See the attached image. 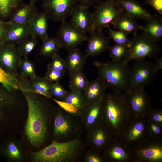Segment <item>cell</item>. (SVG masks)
<instances>
[{"label": "cell", "mask_w": 162, "mask_h": 162, "mask_svg": "<svg viewBox=\"0 0 162 162\" xmlns=\"http://www.w3.org/2000/svg\"><path fill=\"white\" fill-rule=\"evenodd\" d=\"M129 51L122 60L129 64L131 61L144 60L147 57L156 58L161 52L160 46L145 33L134 36L130 39Z\"/></svg>", "instance_id": "obj_3"}, {"label": "cell", "mask_w": 162, "mask_h": 162, "mask_svg": "<svg viewBox=\"0 0 162 162\" xmlns=\"http://www.w3.org/2000/svg\"><path fill=\"white\" fill-rule=\"evenodd\" d=\"M22 57L15 44L4 43L0 45V62L7 72L20 80L18 70Z\"/></svg>", "instance_id": "obj_9"}, {"label": "cell", "mask_w": 162, "mask_h": 162, "mask_svg": "<svg viewBox=\"0 0 162 162\" xmlns=\"http://www.w3.org/2000/svg\"><path fill=\"white\" fill-rule=\"evenodd\" d=\"M78 0H43L41 7L50 18L62 22L70 16Z\"/></svg>", "instance_id": "obj_8"}, {"label": "cell", "mask_w": 162, "mask_h": 162, "mask_svg": "<svg viewBox=\"0 0 162 162\" xmlns=\"http://www.w3.org/2000/svg\"><path fill=\"white\" fill-rule=\"evenodd\" d=\"M2 98V96L1 94H0V101L1 100Z\"/></svg>", "instance_id": "obj_50"}, {"label": "cell", "mask_w": 162, "mask_h": 162, "mask_svg": "<svg viewBox=\"0 0 162 162\" xmlns=\"http://www.w3.org/2000/svg\"><path fill=\"white\" fill-rule=\"evenodd\" d=\"M53 83L45 77H40L37 76L35 78L29 79V80H25L24 86L25 91L52 98L50 91Z\"/></svg>", "instance_id": "obj_18"}, {"label": "cell", "mask_w": 162, "mask_h": 162, "mask_svg": "<svg viewBox=\"0 0 162 162\" xmlns=\"http://www.w3.org/2000/svg\"><path fill=\"white\" fill-rule=\"evenodd\" d=\"M19 69L21 74L20 77L22 80L28 78L32 79L37 76L34 64L28 57H24L21 59Z\"/></svg>", "instance_id": "obj_26"}, {"label": "cell", "mask_w": 162, "mask_h": 162, "mask_svg": "<svg viewBox=\"0 0 162 162\" xmlns=\"http://www.w3.org/2000/svg\"><path fill=\"white\" fill-rule=\"evenodd\" d=\"M67 91L59 82L53 83L50 91V95L58 98H64L67 93Z\"/></svg>", "instance_id": "obj_33"}, {"label": "cell", "mask_w": 162, "mask_h": 162, "mask_svg": "<svg viewBox=\"0 0 162 162\" xmlns=\"http://www.w3.org/2000/svg\"><path fill=\"white\" fill-rule=\"evenodd\" d=\"M152 128L153 130L156 133L159 134L160 132V127L154 124L152 125Z\"/></svg>", "instance_id": "obj_46"}, {"label": "cell", "mask_w": 162, "mask_h": 162, "mask_svg": "<svg viewBox=\"0 0 162 162\" xmlns=\"http://www.w3.org/2000/svg\"><path fill=\"white\" fill-rule=\"evenodd\" d=\"M110 56L114 61H121L127 55L129 48L127 46L117 44L110 46Z\"/></svg>", "instance_id": "obj_30"}, {"label": "cell", "mask_w": 162, "mask_h": 162, "mask_svg": "<svg viewBox=\"0 0 162 162\" xmlns=\"http://www.w3.org/2000/svg\"><path fill=\"white\" fill-rule=\"evenodd\" d=\"M103 31H95L88 38L85 55L87 58L97 56L109 50L110 39L104 35Z\"/></svg>", "instance_id": "obj_11"}, {"label": "cell", "mask_w": 162, "mask_h": 162, "mask_svg": "<svg viewBox=\"0 0 162 162\" xmlns=\"http://www.w3.org/2000/svg\"><path fill=\"white\" fill-rule=\"evenodd\" d=\"M107 28L110 39H112L117 44L125 45L129 48L130 44V39L128 37L129 33L119 30H113L109 26Z\"/></svg>", "instance_id": "obj_29"}, {"label": "cell", "mask_w": 162, "mask_h": 162, "mask_svg": "<svg viewBox=\"0 0 162 162\" xmlns=\"http://www.w3.org/2000/svg\"><path fill=\"white\" fill-rule=\"evenodd\" d=\"M23 4V0H0V18L5 19L10 16Z\"/></svg>", "instance_id": "obj_24"}, {"label": "cell", "mask_w": 162, "mask_h": 162, "mask_svg": "<svg viewBox=\"0 0 162 162\" xmlns=\"http://www.w3.org/2000/svg\"><path fill=\"white\" fill-rule=\"evenodd\" d=\"M56 34L62 48L68 51L76 48L88 39L86 33L65 21L62 22Z\"/></svg>", "instance_id": "obj_7"}, {"label": "cell", "mask_w": 162, "mask_h": 162, "mask_svg": "<svg viewBox=\"0 0 162 162\" xmlns=\"http://www.w3.org/2000/svg\"><path fill=\"white\" fill-rule=\"evenodd\" d=\"M155 70L158 72L162 68V58L160 57L157 58L154 64Z\"/></svg>", "instance_id": "obj_43"}, {"label": "cell", "mask_w": 162, "mask_h": 162, "mask_svg": "<svg viewBox=\"0 0 162 162\" xmlns=\"http://www.w3.org/2000/svg\"><path fill=\"white\" fill-rule=\"evenodd\" d=\"M49 18L44 11L37 13L27 24L32 35L42 40L49 37L48 30Z\"/></svg>", "instance_id": "obj_13"}, {"label": "cell", "mask_w": 162, "mask_h": 162, "mask_svg": "<svg viewBox=\"0 0 162 162\" xmlns=\"http://www.w3.org/2000/svg\"><path fill=\"white\" fill-rule=\"evenodd\" d=\"M136 61L130 67V81L127 91L144 89L153 82L157 73L152 62L144 59Z\"/></svg>", "instance_id": "obj_6"}, {"label": "cell", "mask_w": 162, "mask_h": 162, "mask_svg": "<svg viewBox=\"0 0 162 162\" xmlns=\"http://www.w3.org/2000/svg\"><path fill=\"white\" fill-rule=\"evenodd\" d=\"M60 42L57 37H48L42 40L40 53L45 57H52L57 53L61 48Z\"/></svg>", "instance_id": "obj_22"}, {"label": "cell", "mask_w": 162, "mask_h": 162, "mask_svg": "<svg viewBox=\"0 0 162 162\" xmlns=\"http://www.w3.org/2000/svg\"><path fill=\"white\" fill-rule=\"evenodd\" d=\"M51 58L52 61L47 66V69H54L65 73L67 69L65 60L57 54Z\"/></svg>", "instance_id": "obj_32"}, {"label": "cell", "mask_w": 162, "mask_h": 162, "mask_svg": "<svg viewBox=\"0 0 162 162\" xmlns=\"http://www.w3.org/2000/svg\"><path fill=\"white\" fill-rule=\"evenodd\" d=\"M77 144L76 140L65 142H54L42 150L32 153L33 158L38 162L62 161L73 155Z\"/></svg>", "instance_id": "obj_4"}, {"label": "cell", "mask_w": 162, "mask_h": 162, "mask_svg": "<svg viewBox=\"0 0 162 162\" xmlns=\"http://www.w3.org/2000/svg\"><path fill=\"white\" fill-rule=\"evenodd\" d=\"M93 64L107 88L121 92H125L128 90L130 81L129 64L125 63L122 60H112L102 63L96 60Z\"/></svg>", "instance_id": "obj_1"}, {"label": "cell", "mask_w": 162, "mask_h": 162, "mask_svg": "<svg viewBox=\"0 0 162 162\" xmlns=\"http://www.w3.org/2000/svg\"><path fill=\"white\" fill-rule=\"evenodd\" d=\"M88 161L89 162H99V159L94 156H90L88 158Z\"/></svg>", "instance_id": "obj_47"}, {"label": "cell", "mask_w": 162, "mask_h": 162, "mask_svg": "<svg viewBox=\"0 0 162 162\" xmlns=\"http://www.w3.org/2000/svg\"><path fill=\"white\" fill-rule=\"evenodd\" d=\"M123 11L136 19H140L146 21L152 16L149 12L143 8L136 0H116Z\"/></svg>", "instance_id": "obj_16"}, {"label": "cell", "mask_w": 162, "mask_h": 162, "mask_svg": "<svg viewBox=\"0 0 162 162\" xmlns=\"http://www.w3.org/2000/svg\"><path fill=\"white\" fill-rule=\"evenodd\" d=\"M39 41L36 36L32 35L30 38L25 40L18 44V46L22 57H28L38 44Z\"/></svg>", "instance_id": "obj_28"}, {"label": "cell", "mask_w": 162, "mask_h": 162, "mask_svg": "<svg viewBox=\"0 0 162 162\" xmlns=\"http://www.w3.org/2000/svg\"><path fill=\"white\" fill-rule=\"evenodd\" d=\"M70 128L68 122L61 115L58 116L54 123V132L57 135H62L66 134Z\"/></svg>", "instance_id": "obj_31"}, {"label": "cell", "mask_w": 162, "mask_h": 162, "mask_svg": "<svg viewBox=\"0 0 162 162\" xmlns=\"http://www.w3.org/2000/svg\"><path fill=\"white\" fill-rule=\"evenodd\" d=\"M123 11L116 0H105L94 6L92 13L94 27L96 31L112 24Z\"/></svg>", "instance_id": "obj_5"}, {"label": "cell", "mask_w": 162, "mask_h": 162, "mask_svg": "<svg viewBox=\"0 0 162 162\" xmlns=\"http://www.w3.org/2000/svg\"><path fill=\"white\" fill-rule=\"evenodd\" d=\"M128 96V105L136 112H142L148 106L149 100L144 89H135L127 91L125 92Z\"/></svg>", "instance_id": "obj_17"}, {"label": "cell", "mask_w": 162, "mask_h": 162, "mask_svg": "<svg viewBox=\"0 0 162 162\" xmlns=\"http://www.w3.org/2000/svg\"><path fill=\"white\" fill-rule=\"evenodd\" d=\"M65 73L56 70L47 69L45 77L49 81L54 83L59 82L64 76Z\"/></svg>", "instance_id": "obj_34"}, {"label": "cell", "mask_w": 162, "mask_h": 162, "mask_svg": "<svg viewBox=\"0 0 162 162\" xmlns=\"http://www.w3.org/2000/svg\"><path fill=\"white\" fill-rule=\"evenodd\" d=\"M82 92L71 90L67 93L64 98V101L73 105L78 110L84 107L85 104V96Z\"/></svg>", "instance_id": "obj_27"}, {"label": "cell", "mask_w": 162, "mask_h": 162, "mask_svg": "<svg viewBox=\"0 0 162 162\" xmlns=\"http://www.w3.org/2000/svg\"><path fill=\"white\" fill-rule=\"evenodd\" d=\"M68 52L65 61L66 69L70 76L82 72L87 58L77 48Z\"/></svg>", "instance_id": "obj_15"}, {"label": "cell", "mask_w": 162, "mask_h": 162, "mask_svg": "<svg viewBox=\"0 0 162 162\" xmlns=\"http://www.w3.org/2000/svg\"><path fill=\"white\" fill-rule=\"evenodd\" d=\"M0 83L9 91L20 90H24L21 81L14 77L0 67Z\"/></svg>", "instance_id": "obj_23"}, {"label": "cell", "mask_w": 162, "mask_h": 162, "mask_svg": "<svg viewBox=\"0 0 162 162\" xmlns=\"http://www.w3.org/2000/svg\"><path fill=\"white\" fill-rule=\"evenodd\" d=\"M5 26L0 27V45L4 43L5 37Z\"/></svg>", "instance_id": "obj_44"}, {"label": "cell", "mask_w": 162, "mask_h": 162, "mask_svg": "<svg viewBox=\"0 0 162 162\" xmlns=\"http://www.w3.org/2000/svg\"><path fill=\"white\" fill-rule=\"evenodd\" d=\"M144 156L146 158L157 160L161 158L162 157V152L158 148H149L142 150Z\"/></svg>", "instance_id": "obj_35"}, {"label": "cell", "mask_w": 162, "mask_h": 162, "mask_svg": "<svg viewBox=\"0 0 162 162\" xmlns=\"http://www.w3.org/2000/svg\"><path fill=\"white\" fill-rule=\"evenodd\" d=\"M144 129L143 124L140 123H136L134 126L130 134V138L134 140L138 137Z\"/></svg>", "instance_id": "obj_38"}, {"label": "cell", "mask_w": 162, "mask_h": 162, "mask_svg": "<svg viewBox=\"0 0 162 162\" xmlns=\"http://www.w3.org/2000/svg\"><path fill=\"white\" fill-rule=\"evenodd\" d=\"M8 21H4L0 20V27L5 26L7 23Z\"/></svg>", "instance_id": "obj_48"}, {"label": "cell", "mask_w": 162, "mask_h": 162, "mask_svg": "<svg viewBox=\"0 0 162 162\" xmlns=\"http://www.w3.org/2000/svg\"><path fill=\"white\" fill-rule=\"evenodd\" d=\"M8 148L9 154L11 158L17 159H19L20 158V152L14 143L11 142L10 143Z\"/></svg>", "instance_id": "obj_39"}, {"label": "cell", "mask_w": 162, "mask_h": 162, "mask_svg": "<svg viewBox=\"0 0 162 162\" xmlns=\"http://www.w3.org/2000/svg\"></svg>", "instance_id": "obj_51"}, {"label": "cell", "mask_w": 162, "mask_h": 162, "mask_svg": "<svg viewBox=\"0 0 162 162\" xmlns=\"http://www.w3.org/2000/svg\"><path fill=\"white\" fill-rule=\"evenodd\" d=\"M89 8L77 4L70 15V22L76 28L86 33L91 34L96 31L92 13Z\"/></svg>", "instance_id": "obj_10"}, {"label": "cell", "mask_w": 162, "mask_h": 162, "mask_svg": "<svg viewBox=\"0 0 162 162\" xmlns=\"http://www.w3.org/2000/svg\"><path fill=\"white\" fill-rule=\"evenodd\" d=\"M154 120L157 122H161L162 121V116L160 114L156 113L153 116Z\"/></svg>", "instance_id": "obj_45"}, {"label": "cell", "mask_w": 162, "mask_h": 162, "mask_svg": "<svg viewBox=\"0 0 162 162\" xmlns=\"http://www.w3.org/2000/svg\"><path fill=\"white\" fill-rule=\"evenodd\" d=\"M136 19L128 14L122 12L113 22L112 25L115 28L129 33H131L134 36L136 35L139 29Z\"/></svg>", "instance_id": "obj_20"}, {"label": "cell", "mask_w": 162, "mask_h": 162, "mask_svg": "<svg viewBox=\"0 0 162 162\" xmlns=\"http://www.w3.org/2000/svg\"><path fill=\"white\" fill-rule=\"evenodd\" d=\"M8 21L5 26L4 43L19 44L32 35L28 24L12 23Z\"/></svg>", "instance_id": "obj_12"}, {"label": "cell", "mask_w": 162, "mask_h": 162, "mask_svg": "<svg viewBox=\"0 0 162 162\" xmlns=\"http://www.w3.org/2000/svg\"><path fill=\"white\" fill-rule=\"evenodd\" d=\"M100 2V0H78V4L89 8Z\"/></svg>", "instance_id": "obj_42"}, {"label": "cell", "mask_w": 162, "mask_h": 162, "mask_svg": "<svg viewBox=\"0 0 162 162\" xmlns=\"http://www.w3.org/2000/svg\"><path fill=\"white\" fill-rule=\"evenodd\" d=\"M70 77L69 84L71 90L84 91L89 82L82 72L76 73Z\"/></svg>", "instance_id": "obj_25"}, {"label": "cell", "mask_w": 162, "mask_h": 162, "mask_svg": "<svg viewBox=\"0 0 162 162\" xmlns=\"http://www.w3.org/2000/svg\"><path fill=\"white\" fill-rule=\"evenodd\" d=\"M38 12L35 2L30 1L28 4H23L16 9L8 21L12 23L27 24Z\"/></svg>", "instance_id": "obj_14"}, {"label": "cell", "mask_w": 162, "mask_h": 162, "mask_svg": "<svg viewBox=\"0 0 162 162\" xmlns=\"http://www.w3.org/2000/svg\"><path fill=\"white\" fill-rule=\"evenodd\" d=\"M146 4L150 5L160 15H162V0H146L141 4Z\"/></svg>", "instance_id": "obj_37"}, {"label": "cell", "mask_w": 162, "mask_h": 162, "mask_svg": "<svg viewBox=\"0 0 162 162\" xmlns=\"http://www.w3.org/2000/svg\"><path fill=\"white\" fill-rule=\"evenodd\" d=\"M43 0H30L31 1H32V2H38L40 1H42Z\"/></svg>", "instance_id": "obj_49"}, {"label": "cell", "mask_w": 162, "mask_h": 162, "mask_svg": "<svg viewBox=\"0 0 162 162\" xmlns=\"http://www.w3.org/2000/svg\"><path fill=\"white\" fill-rule=\"evenodd\" d=\"M113 158L117 159H122L125 157V153L122 148L119 147L115 148L111 152Z\"/></svg>", "instance_id": "obj_40"}, {"label": "cell", "mask_w": 162, "mask_h": 162, "mask_svg": "<svg viewBox=\"0 0 162 162\" xmlns=\"http://www.w3.org/2000/svg\"><path fill=\"white\" fill-rule=\"evenodd\" d=\"M51 98L62 108L66 111L72 113H76L79 110L75 107L64 101H61L52 98Z\"/></svg>", "instance_id": "obj_36"}, {"label": "cell", "mask_w": 162, "mask_h": 162, "mask_svg": "<svg viewBox=\"0 0 162 162\" xmlns=\"http://www.w3.org/2000/svg\"><path fill=\"white\" fill-rule=\"evenodd\" d=\"M107 88L102 80L99 76L89 83L84 91L85 97L89 101L95 102L102 98Z\"/></svg>", "instance_id": "obj_21"}, {"label": "cell", "mask_w": 162, "mask_h": 162, "mask_svg": "<svg viewBox=\"0 0 162 162\" xmlns=\"http://www.w3.org/2000/svg\"><path fill=\"white\" fill-rule=\"evenodd\" d=\"M25 96L28 107V118L26 131L31 142L37 146L44 141L47 127L42 104L33 93L22 91Z\"/></svg>", "instance_id": "obj_2"}, {"label": "cell", "mask_w": 162, "mask_h": 162, "mask_svg": "<svg viewBox=\"0 0 162 162\" xmlns=\"http://www.w3.org/2000/svg\"><path fill=\"white\" fill-rule=\"evenodd\" d=\"M144 26H139V29L144 31L148 35L158 42L162 37V17L154 14L147 20Z\"/></svg>", "instance_id": "obj_19"}, {"label": "cell", "mask_w": 162, "mask_h": 162, "mask_svg": "<svg viewBox=\"0 0 162 162\" xmlns=\"http://www.w3.org/2000/svg\"><path fill=\"white\" fill-rule=\"evenodd\" d=\"M94 144L97 146H100L103 144L105 141L103 132L100 130L98 131L94 137Z\"/></svg>", "instance_id": "obj_41"}]
</instances>
